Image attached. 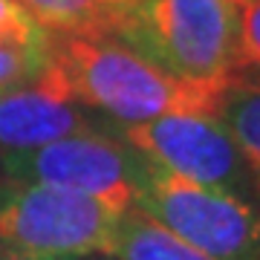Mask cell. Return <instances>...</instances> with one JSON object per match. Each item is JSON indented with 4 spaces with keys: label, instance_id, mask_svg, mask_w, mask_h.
Wrapping results in <instances>:
<instances>
[{
    "label": "cell",
    "instance_id": "cell-6",
    "mask_svg": "<svg viewBox=\"0 0 260 260\" xmlns=\"http://www.w3.org/2000/svg\"><path fill=\"white\" fill-rule=\"evenodd\" d=\"M113 133L139 156L188 182L260 200V179L214 113H171L113 127Z\"/></svg>",
    "mask_w": 260,
    "mask_h": 260
},
{
    "label": "cell",
    "instance_id": "cell-4",
    "mask_svg": "<svg viewBox=\"0 0 260 260\" xmlns=\"http://www.w3.org/2000/svg\"><path fill=\"white\" fill-rule=\"evenodd\" d=\"M136 208L214 260H260V200L188 182L142 156Z\"/></svg>",
    "mask_w": 260,
    "mask_h": 260
},
{
    "label": "cell",
    "instance_id": "cell-13",
    "mask_svg": "<svg viewBox=\"0 0 260 260\" xmlns=\"http://www.w3.org/2000/svg\"><path fill=\"white\" fill-rule=\"evenodd\" d=\"M15 15H20V9L12 3V0H0V20H9L15 18Z\"/></svg>",
    "mask_w": 260,
    "mask_h": 260
},
{
    "label": "cell",
    "instance_id": "cell-2",
    "mask_svg": "<svg viewBox=\"0 0 260 260\" xmlns=\"http://www.w3.org/2000/svg\"><path fill=\"white\" fill-rule=\"evenodd\" d=\"M113 35L200 90L223 93L237 78V0H139Z\"/></svg>",
    "mask_w": 260,
    "mask_h": 260
},
{
    "label": "cell",
    "instance_id": "cell-14",
    "mask_svg": "<svg viewBox=\"0 0 260 260\" xmlns=\"http://www.w3.org/2000/svg\"><path fill=\"white\" fill-rule=\"evenodd\" d=\"M0 260H38V257H26V254H15V251H3L0 249Z\"/></svg>",
    "mask_w": 260,
    "mask_h": 260
},
{
    "label": "cell",
    "instance_id": "cell-3",
    "mask_svg": "<svg viewBox=\"0 0 260 260\" xmlns=\"http://www.w3.org/2000/svg\"><path fill=\"white\" fill-rule=\"evenodd\" d=\"M121 214L93 197L0 179V249L38 260L110 257Z\"/></svg>",
    "mask_w": 260,
    "mask_h": 260
},
{
    "label": "cell",
    "instance_id": "cell-15",
    "mask_svg": "<svg viewBox=\"0 0 260 260\" xmlns=\"http://www.w3.org/2000/svg\"><path fill=\"white\" fill-rule=\"evenodd\" d=\"M113 6H121V9H127V6H133V3H139V0H110Z\"/></svg>",
    "mask_w": 260,
    "mask_h": 260
},
{
    "label": "cell",
    "instance_id": "cell-11",
    "mask_svg": "<svg viewBox=\"0 0 260 260\" xmlns=\"http://www.w3.org/2000/svg\"><path fill=\"white\" fill-rule=\"evenodd\" d=\"M214 116L229 130L243 159L260 179V81L240 78V75L229 81L220 93Z\"/></svg>",
    "mask_w": 260,
    "mask_h": 260
},
{
    "label": "cell",
    "instance_id": "cell-8",
    "mask_svg": "<svg viewBox=\"0 0 260 260\" xmlns=\"http://www.w3.org/2000/svg\"><path fill=\"white\" fill-rule=\"evenodd\" d=\"M47 70V29L20 12L0 20V95L29 87Z\"/></svg>",
    "mask_w": 260,
    "mask_h": 260
},
{
    "label": "cell",
    "instance_id": "cell-10",
    "mask_svg": "<svg viewBox=\"0 0 260 260\" xmlns=\"http://www.w3.org/2000/svg\"><path fill=\"white\" fill-rule=\"evenodd\" d=\"M110 257L116 260H214L205 251L168 232L162 223L139 208H130L119 217Z\"/></svg>",
    "mask_w": 260,
    "mask_h": 260
},
{
    "label": "cell",
    "instance_id": "cell-1",
    "mask_svg": "<svg viewBox=\"0 0 260 260\" xmlns=\"http://www.w3.org/2000/svg\"><path fill=\"white\" fill-rule=\"evenodd\" d=\"M47 64L73 102L119 127L171 113H214L220 102V93L177 81L116 35L47 32Z\"/></svg>",
    "mask_w": 260,
    "mask_h": 260
},
{
    "label": "cell",
    "instance_id": "cell-5",
    "mask_svg": "<svg viewBox=\"0 0 260 260\" xmlns=\"http://www.w3.org/2000/svg\"><path fill=\"white\" fill-rule=\"evenodd\" d=\"M142 156L113 133L87 130L44 148L12 153L0 159V179L52 185L93 197L116 214L136 208Z\"/></svg>",
    "mask_w": 260,
    "mask_h": 260
},
{
    "label": "cell",
    "instance_id": "cell-9",
    "mask_svg": "<svg viewBox=\"0 0 260 260\" xmlns=\"http://www.w3.org/2000/svg\"><path fill=\"white\" fill-rule=\"evenodd\" d=\"M32 23L58 35H113L121 6L110 0H12Z\"/></svg>",
    "mask_w": 260,
    "mask_h": 260
},
{
    "label": "cell",
    "instance_id": "cell-12",
    "mask_svg": "<svg viewBox=\"0 0 260 260\" xmlns=\"http://www.w3.org/2000/svg\"><path fill=\"white\" fill-rule=\"evenodd\" d=\"M237 75L260 81V0H237Z\"/></svg>",
    "mask_w": 260,
    "mask_h": 260
},
{
    "label": "cell",
    "instance_id": "cell-7",
    "mask_svg": "<svg viewBox=\"0 0 260 260\" xmlns=\"http://www.w3.org/2000/svg\"><path fill=\"white\" fill-rule=\"evenodd\" d=\"M87 130L107 127L95 116H87V107L73 102L49 64L29 87L0 95V159Z\"/></svg>",
    "mask_w": 260,
    "mask_h": 260
}]
</instances>
